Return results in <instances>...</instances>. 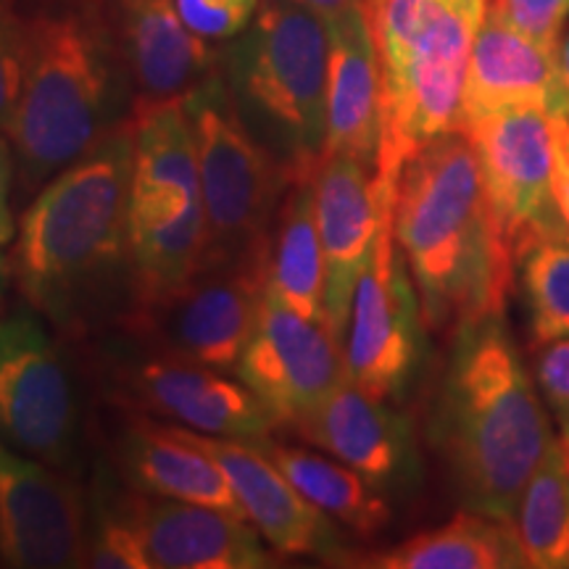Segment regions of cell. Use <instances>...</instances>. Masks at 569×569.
<instances>
[{
  "label": "cell",
  "instance_id": "obj_1",
  "mask_svg": "<svg viewBox=\"0 0 569 569\" xmlns=\"http://www.w3.org/2000/svg\"><path fill=\"white\" fill-rule=\"evenodd\" d=\"M132 117L48 180L21 213L11 277L27 306L82 338L122 322L134 303L130 259Z\"/></svg>",
  "mask_w": 569,
  "mask_h": 569
},
{
  "label": "cell",
  "instance_id": "obj_2",
  "mask_svg": "<svg viewBox=\"0 0 569 569\" xmlns=\"http://www.w3.org/2000/svg\"><path fill=\"white\" fill-rule=\"evenodd\" d=\"M430 438L467 509L515 522L557 436L503 315L453 330Z\"/></svg>",
  "mask_w": 569,
  "mask_h": 569
},
{
  "label": "cell",
  "instance_id": "obj_3",
  "mask_svg": "<svg viewBox=\"0 0 569 569\" xmlns=\"http://www.w3.org/2000/svg\"><path fill=\"white\" fill-rule=\"evenodd\" d=\"M393 234L427 330L453 332L475 319L503 315L515 264L465 130L440 134L403 163L396 182Z\"/></svg>",
  "mask_w": 569,
  "mask_h": 569
},
{
  "label": "cell",
  "instance_id": "obj_4",
  "mask_svg": "<svg viewBox=\"0 0 569 569\" xmlns=\"http://www.w3.org/2000/svg\"><path fill=\"white\" fill-rule=\"evenodd\" d=\"M27 24L30 56L9 140L30 193L124 124L132 96L117 34L98 11H40Z\"/></svg>",
  "mask_w": 569,
  "mask_h": 569
},
{
  "label": "cell",
  "instance_id": "obj_5",
  "mask_svg": "<svg viewBox=\"0 0 569 569\" xmlns=\"http://www.w3.org/2000/svg\"><path fill=\"white\" fill-rule=\"evenodd\" d=\"M330 27L293 0H261L251 24L222 53V77L246 130L290 184L325 159Z\"/></svg>",
  "mask_w": 569,
  "mask_h": 569
},
{
  "label": "cell",
  "instance_id": "obj_6",
  "mask_svg": "<svg viewBox=\"0 0 569 569\" xmlns=\"http://www.w3.org/2000/svg\"><path fill=\"white\" fill-rule=\"evenodd\" d=\"M488 6L490 0H382L369 13L382 77V188L396 193L411 156L461 130L469 53Z\"/></svg>",
  "mask_w": 569,
  "mask_h": 569
},
{
  "label": "cell",
  "instance_id": "obj_7",
  "mask_svg": "<svg viewBox=\"0 0 569 569\" xmlns=\"http://www.w3.org/2000/svg\"><path fill=\"white\" fill-rule=\"evenodd\" d=\"M198 148L206 211L201 267H267L277 209L290 182L246 130L222 74L184 98Z\"/></svg>",
  "mask_w": 569,
  "mask_h": 569
},
{
  "label": "cell",
  "instance_id": "obj_8",
  "mask_svg": "<svg viewBox=\"0 0 569 569\" xmlns=\"http://www.w3.org/2000/svg\"><path fill=\"white\" fill-rule=\"evenodd\" d=\"M96 375L101 377L103 396L117 407L172 419L206 436L259 443L280 427L240 380L142 343L122 330L96 346Z\"/></svg>",
  "mask_w": 569,
  "mask_h": 569
},
{
  "label": "cell",
  "instance_id": "obj_9",
  "mask_svg": "<svg viewBox=\"0 0 569 569\" xmlns=\"http://www.w3.org/2000/svg\"><path fill=\"white\" fill-rule=\"evenodd\" d=\"M0 440L59 469L80 440L74 375L32 306L0 311Z\"/></svg>",
  "mask_w": 569,
  "mask_h": 569
},
{
  "label": "cell",
  "instance_id": "obj_10",
  "mask_svg": "<svg viewBox=\"0 0 569 569\" xmlns=\"http://www.w3.org/2000/svg\"><path fill=\"white\" fill-rule=\"evenodd\" d=\"M267 293V267H201L172 293L134 306L113 330L180 359L234 372Z\"/></svg>",
  "mask_w": 569,
  "mask_h": 569
},
{
  "label": "cell",
  "instance_id": "obj_11",
  "mask_svg": "<svg viewBox=\"0 0 569 569\" xmlns=\"http://www.w3.org/2000/svg\"><path fill=\"white\" fill-rule=\"evenodd\" d=\"M422 303L386 211L348 315L343 359L359 388L386 401L407 393L425 353Z\"/></svg>",
  "mask_w": 569,
  "mask_h": 569
},
{
  "label": "cell",
  "instance_id": "obj_12",
  "mask_svg": "<svg viewBox=\"0 0 569 569\" xmlns=\"http://www.w3.org/2000/svg\"><path fill=\"white\" fill-rule=\"evenodd\" d=\"M238 377L277 425L296 427L346 380L343 346L327 325L306 319L267 290Z\"/></svg>",
  "mask_w": 569,
  "mask_h": 569
},
{
  "label": "cell",
  "instance_id": "obj_13",
  "mask_svg": "<svg viewBox=\"0 0 569 569\" xmlns=\"http://www.w3.org/2000/svg\"><path fill=\"white\" fill-rule=\"evenodd\" d=\"M90 507L59 467L0 440V561L19 569L82 567Z\"/></svg>",
  "mask_w": 569,
  "mask_h": 569
},
{
  "label": "cell",
  "instance_id": "obj_14",
  "mask_svg": "<svg viewBox=\"0 0 569 569\" xmlns=\"http://www.w3.org/2000/svg\"><path fill=\"white\" fill-rule=\"evenodd\" d=\"M557 117L540 109H507L461 127L478 153L490 211L511 253L528 227L559 217L551 193Z\"/></svg>",
  "mask_w": 569,
  "mask_h": 569
},
{
  "label": "cell",
  "instance_id": "obj_15",
  "mask_svg": "<svg viewBox=\"0 0 569 569\" xmlns=\"http://www.w3.org/2000/svg\"><path fill=\"white\" fill-rule=\"evenodd\" d=\"M315 201L325 253V325L343 346L356 282L396 193L382 188L375 167L332 153L315 172Z\"/></svg>",
  "mask_w": 569,
  "mask_h": 569
},
{
  "label": "cell",
  "instance_id": "obj_16",
  "mask_svg": "<svg viewBox=\"0 0 569 569\" xmlns=\"http://www.w3.org/2000/svg\"><path fill=\"white\" fill-rule=\"evenodd\" d=\"M180 430L222 467L243 517L277 553L319 559L343 557V540H340L336 519L306 501L301 490L284 478L282 469L269 459L259 443L206 436L188 427H180Z\"/></svg>",
  "mask_w": 569,
  "mask_h": 569
},
{
  "label": "cell",
  "instance_id": "obj_17",
  "mask_svg": "<svg viewBox=\"0 0 569 569\" xmlns=\"http://www.w3.org/2000/svg\"><path fill=\"white\" fill-rule=\"evenodd\" d=\"M113 34L132 82V113L184 101L222 74V53L184 24L174 0H113Z\"/></svg>",
  "mask_w": 569,
  "mask_h": 569
},
{
  "label": "cell",
  "instance_id": "obj_18",
  "mask_svg": "<svg viewBox=\"0 0 569 569\" xmlns=\"http://www.w3.org/2000/svg\"><path fill=\"white\" fill-rule=\"evenodd\" d=\"M293 430L319 451L343 461L382 496L417 480L419 459L411 422L359 388L351 377L311 411Z\"/></svg>",
  "mask_w": 569,
  "mask_h": 569
},
{
  "label": "cell",
  "instance_id": "obj_19",
  "mask_svg": "<svg viewBox=\"0 0 569 569\" xmlns=\"http://www.w3.org/2000/svg\"><path fill=\"white\" fill-rule=\"evenodd\" d=\"M130 511L151 569H264L272 567L261 532L246 517L138 493Z\"/></svg>",
  "mask_w": 569,
  "mask_h": 569
},
{
  "label": "cell",
  "instance_id": "obj_20",
  "mask_svg": "<svg viewBox=\"0 0 569 569\" xmlns=\"http://www.w3.org/2000/svg\"><path fill=\"white\" fill-rule=\"evenodd\" d=\"M507 109H540L569 117L559 51L515 30L488 6L469 53L461 127Z\"/></svg>",
  "mask_w": 569,
  "mask_h": 569
},
{
  "label": "cell",
  "instance_id": "obj_21",
  "mask_svg": "<svg viewBox=\"0 0 569 569\" xmlns=\"http://www.w3.org/2000/svg\"><path fill=\"white\" fill-rule=\"evenodd\" d=\"M327 140L325 156H351L377 169L382 140L380 56L367 6L327 21Z\"/></svg>",
  "mask_w": 569,
  "mask_h": 569
},
{
  "label": "cell",
  "instance_id": "obj_22",
  "mask_svg": "<svg viewBox=\"0 0 569 569\" xmlns=\"http://www.w3.org/2000/svg\"><path fill=\"white\" fill-rule=\"evenodd\" d=\"M117 461L122 480L138 493L243 517L222 467L177 425H161L146 415L130 419L117 438Z\"/></svg>",
  "mask_w": 569,
  "mask_h": 569
},
{
  "label": "cell",
  "instance_id": "obj_23",
  "mask_svg": "<svg viewBox=\"0 0 569 569\" xmlns=\"http://www.w3.org/2000/svg\"><path fill=\"white\" fill-rule=\"evenodd\" d=\"M348 565L372 569H515L528 567V561L511 519L467 509L440 528L417 532L393 549L365 553Z\"/></svg>",
  "mask_w": 569,
  "mask_h": 569
},
{
  "label": "cell",
  "instance_id": "obj_24",
  "mask_svg": "<svg viewBox=\"0 0 569 569\" xmlns=\"http://www.w3.org/2000/svg\"><path fill=\"white\" fill-rule=\"evenodd\" d=\"M267 290L301 317L325 325V253L315 177L290 184L277 209L267 246Z\"/></svg>",
  "mask_w": 569,
  "mask_h": 569
},
{
  "label": "cell",
  "instance_id": "obj_25",
  "mask_svg": "<svg viewBox=\"0 0 569 569\" xmlns=\"http://www.w3.org/2000/svg\"><path fill=\"white\" fill-rule=\"evenodd\" d=\"M259 446L282 469L284 478L301 490L306 501L315 503L319 511H325L356 536L375 538L393 519L386 496L356 469L332 459L330 453L325 457L303 446L274 443L272 438L259 440Z\"/></svg>",
  "mask_w": 569,
  "mask_h": 569
},
{
  "label": "cell",
  "instance_id": "obj_26",
  "mask_svg": "<svg viewBox=\"0 0 569 569\" xmlns=\"http://www.w3.org/2000/svg\"><path fill=\"white\" fill-rule=\"evenodd\" d=\"M511 264L528 306L532 348L569 338V224L546 219L519 234Z\"/></svg>",
  "mask_w": 569,
  "mask_h": 569
},
{
  "label": "cell",
  "instance_id": "obj_27",
  "mask_svg": "<svg viewBox=\"0 0 569 569\" xmlns=\"http://www.w3.org/2000/svg\"><path fill=\"white\" fill-rule=\"evenodd\" d=\"M515 528L532 569H569V465L553 440L519 498Z\"/></svg>",
  "mask_w": 569,
  "mask_h": 569
},
{
  "label": "cell",
  "instance_id": "obj_28",
  "mask_svg": "<svg viewBox=\"0 0 569 569\" xmlns=\"http://www.w3.org/2000/svg\"><path fill=\"white\" fill-rule=\"evenodd\" d=\"M101 490L92 498L88 549L82 567L92 569H151L142 549L140 532L134 528L130 496L111 498Z\"/></svg>",
  "mask_w": 569,
  "mask_h": 569
},
{
  "label": "cell",
  "instance_id": "obj_29",
  "mask_svg": "<svg viewBox=\"0 0 569 569\" xmlns=\"http://www.w3.org/2000/svg\"><path fill=\"white\" fill-rule=\"evenodd\" d=\"M27 56H30V24L13 6L0 0V132L9 138L24 88Z\"/></svg>",
  "mask_w": 569,
  "mask_h": 569
},
{
  "label": "cell",
  "instance_id": "obj_30",
  "mask_svg": "<svg viewBox=\"0 0 569 569\" xmlns=\"http://www.w3.org/2000/svg\"><path fill=\"white\" fill-rule=\"evenodd\" d=\"M261 0H174L184 24L209 42L234 40L251 24Z\"/></svg>",
  "mask_w": 569,
  "mask_h": 569
},
{
  "label": "cell",
  "instance_id": "obj_31",
  "mask_svg": "<svg viewBox=\"0 0 569 569\" xmlns=\"http://www.w3.org/2000/svg\"><path fill=\"white\" fill-rule=\"evenodd\" d=\"M536 386L559 427V448L569 465V338L536 348Z\"/></svg>",
  "mask_w": 569,
  "mask_h": 569
},
{
  "label": "cell",
  "instance_id": "obj_32",
  "mask_svg": "<svg viewBox=\"0 0 569 569\" xmlns=\"http://www.w3.org/2000/svg\"><path fill=\"white\" fill-rule=\"evenodd\" d=\"M490 9L515 30L559 51L561 30L569 19V0H490Z\"/></svg>",
  "mask_w": 569,
  "mask_h": 569
},
{
  "label": "cell",
  "instance_id": "obj_33",
  "mask_svg": "<svg viewBox=\"0 0 569 569\" xmlns=\"http://www.w3.org/2000/svg\"><path fill=\"white\" fill-rule=\"evenodd\" d=\"M551 193L559 217L569 224V117H557L553 122V174Z\"/></svg>",
  "mask_w": 569,
  "mask_h": 569
},
{
  "label": "cell",
  "instance_id": "obj_34",
  "mask_svg": "<svg viewBox=\"0 0 569 569\" xmlns=\"http://www.w3.org/2000/svg\"><path fill=\"white\" fill-rule=\"evenodd\" d=\"M11 177H13V161L6 134L0 132V248L9 246L17 238V222H13L11 211Z\"/></svg>",
  "mask_w": 569,
  "mask_h": 569
},
{
  "label": "cell",
  "instance_id": "obj_35",
  "mask_svg": "<svg viewBox=\"0 0 569 569\" xmlns=\"http://www.w3.org/2000/svg\"><path fill=\"white\" fill-rule=\"evenodd\" d=\"M293 3L322 13V17L330 21V19L343 17V13H348V11L359 9V6H365V0H293Z\"/></svg>",
  "mask_w": 569,
  "mask_h": 569
},
{
  "label": "cell",
  "instance_id": "obj_36",
  "mask_svg": "<svg viewBox=\"0 0 569 569\" xmlns=\"http://www.w3.org/2000/svg\"><path fill=\"white\" fill-rule=\"evenodd\" d=\"M559 77H561V88H565V96L569 101V34L559 46Z\"/></svg>",
  "mask_w": 569,
  "mask_h": 569
},
{
  "label": "cell",
  "instance_id": "obj_37",
  "mask_svg": "<svg viewBox=\"0 0 569 569\" xmlns=\"http://www.w3.org/2000/svg\"><path fill=\"white\" fill-rule=\"evenodd\" d=\"M13 282L11 277V259H6L3 253H0V301L6 298V290H9V284Z\"/></svg>",
  "mask_w": 569,
  "mask_h": 569
},
{
  "label": "cell",
  "instance_id": "obj_38",
  "mask_svg": "<svg viewBox=\"0 0 569 569\" xmlns=\"http://www.w3.org/2000/svg\"><path fill=\"white\" fill-rule=\"evenodd\" d=\"M380 3H382V0H365V6H367V13H375L377 9H380Z\"/></svg>",
  "mask_w": 569,
  "mask_h": 569
},
{
  "label": "cell",
  "instance_id": "obj_39",
  "mask_svg": "<svg viewBox=\"0 0 569 569\" xmlns=\"http://www.w3.org/2000/svg\"><path fill=\"white\" fill-rule=\"evenodd\" d=\"M84 3H101V0H84Z\"/></svg>",
  "mask_w": 569,
  "mask_h": 569
}]
</instances>
